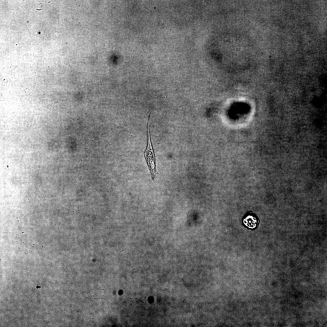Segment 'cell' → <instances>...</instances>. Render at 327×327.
Returning <instances> with one entry per match:
<instances>
[{
	"mask_svg": "<svg viewBox=\"0 0 327 327\" xmlns=\"http://www.w3.org/2000/svg\"><path fill=\"white\" fill-rule=\"evenodd\" d=\"M150 115L147 124V144L145 151L144 152L147 164L148 166L152 179H154V173L155 172L154 157L153 148L151 144L150 132Z\"/></svg>",
	"mask_w": 327,
	"mask_h": 327,
	"instance_id": "6da1fadb",
	"label": "cell"
},
{
	"mask_svg": "<svg viewBox=\"0 0 327 327\" xmlns=\"http://www.w3.org/2000/svg\"><path fill=\"white\" fill-rule=\"evenodd\" d=\"M245 224L249 228H254L257 224V220L256 218L252 216H247L244 220Z\"/></svg>",
	"mask_w": 327,
	"mask_h": 327,
	"instance_id": "7a4b0ae2",
	"label": "cell"
},
{
	"mask_svg": "<svg viewBox=\"0 0 327 327\" xmlns=\"http://www.w3.org/2000/svg\"><path fill=\"white\" fill-rule=\"evenodd\" d=\"M130 298V299H132V298Z\"/></svg>",
	"mask_w": 327,
	"mask_h": 327,
	"instance_id": "3957f363",
	"label": "cell"
}]
</instances>
